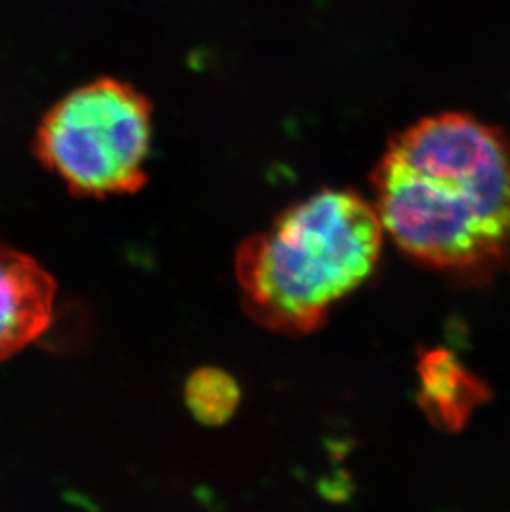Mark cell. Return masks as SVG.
Here are the masks:
<instances>
[{"label":"cell","instance_id":"cell-1","mask_svg":"<svg viewBox=\"0 0 510 512\" xmlns=\"http://www.w3.org/2000/svg\"><path fill=\"white\" fill-rule=\"evenodd\" d=\"M373 186L383 231L429 266H482L509 247L510 143L471 116H433L403 131Z\"/></svg>","mask_w":510,"mask_h":512},{"label":"cell","instance_id":"cell-2","mask_svg":"<svg viewBox=\"0 0 510 512\" xmlns=\"http://www.w3.org/2000/svg\"><path fill=\"white\" fill-rule=\"evenodd\" d=\"M383 232L375 206L350 191H322L295 204L239 251L247 312L279 332L317 329L375 271Z\"/></svg>","mask_w":510,"mask_h":512},{"label":"cell","instance_id":"cell-3","mask_svg":"<svg viewBox=\"0 0 510 512\" xmlns=\"http://www.w3.org/2000/svg\"><path fill=\"white\" fill-rule=\"evenodd\" d=\"M151 107L126 83L103 78L45 116L37 153L80 196L135 193L146 183Z\"/></svg>","mask_w":510,"mask_h":512},{"label":"cell","instance_id":"cell-4","mask_svg":"<svg viewBox=\"0 0 510 512\" xmlns=\"http://www.w3.org/2000/svg\"><path fill=\"white\" fill-rule=\"evenodd\" d=\"M55 282L32 257L0 246V362L52 322Z\"/></svg>","mask_w":510,"mask_h":512},{"label":"cell","instance_id":"cell-5","mask_svg":"<svg viewBox=\"0 0 510 512\" xmlns=\"http://www.w3.org/2000/svg\"><path fill=\"white\" fill-rule=\"evenodd\" d=\"M419 403L431 420L456 430L486 395L481 383L444 350L428 352L419 362Z\"/></svg>","mask_w":510,"mask_h":512},{"label":"cell","instance_id":"cell-6","mask_svg":"<svg viewBox=\"0 0 510 512\" xmlns=\"http://www.w3.org/2000/svg\"><path fill=\"white\" fill-rule=\"evenodd\" d=\"M186 403L203 425L226 423L241 403V390L229 373L219 368H201L186 383Z\"/></svg>","mask_w":510,"mask_h":512}]
</instances>
